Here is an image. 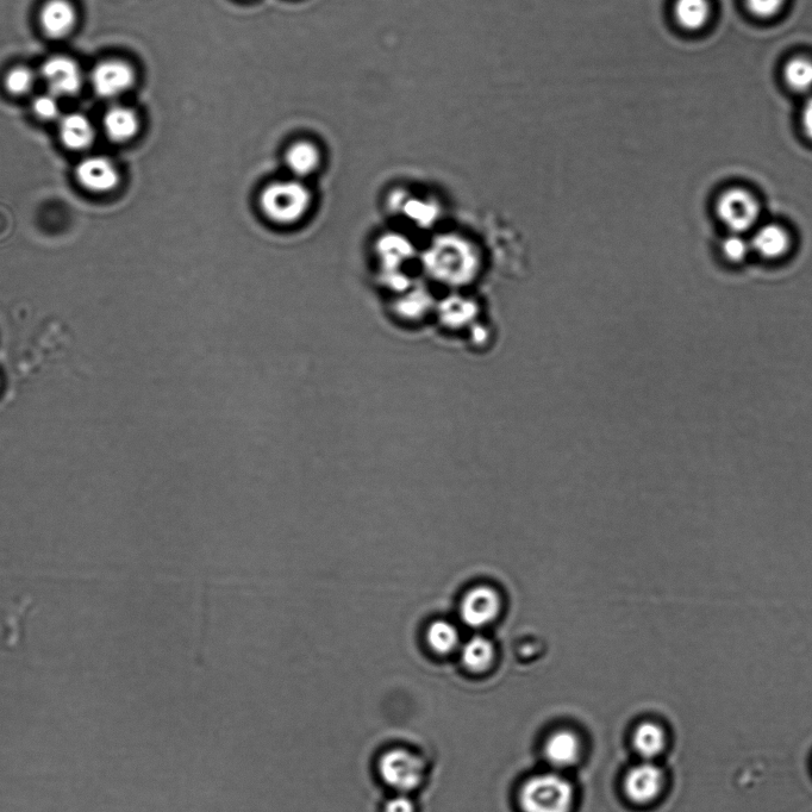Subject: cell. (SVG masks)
Here are the masks:
<instances>
[{"instance_id": "44dd1931", "label": "cell", "mask_w": 812, "mask_h": 812, "mask_svg": "<svg viewBox=\"0 0 812 812\" xmlns=\"http://www.w3.org/2000/svg\"><path fill=\"white\" fill-rule=\"evenodd\" d=\"M723 254L732 262H741L752 251L751 241H747L742 234L732 233L722 243Z\"/></svg>"}, {"instance_id": "8992f818", "label": "cell", "mask_w": 812, "mask_h": 812, "mask_svg": "<svg viewBox=\"0 0 812 812\" xmlns=\"http://www.w3.org/2000/svg\"><path fill=\"white\" fill-rule=\"evenodd\" d=\"M323 160L321 146L308 137L291 141L283 153L284 165L290 176L303 181L321 170Z\"/></svg>"}, {"instance_id": "3957f363", "label": "cell", "mask_w": 812, "mask_h": 812, "mask_svg": "<svg viewBox=\"0 0 812 812\" xmlns=\"http://www.w3.org/2000/svg\"><path fill=\"white\" fill-rule=\"evenodd\" d=\"M423 762L405 749H391L379 761V773L386 785L401 793L416 789L423 778Z\"/></svg>"}, {"instance_id": "7a4b0ae2", "label": "cell", "mask_w": 812, "mask_h": 812, "mask_svg": "<svg viewBox=\"0 0 812 812\" xmlns=\"http://www.w3.org/2000/svg\"><path fill=\"white\" fill-rule=\"evenodd\" d=\"M520 798L524 812H568L572 808L573 789L557 774H541L528 780Z\"/></svg>"}, {"instance_id": "5b68a950", "label": "cell", "mask_w": 812, "mask_h": 812, "mask_svg": "<svg viewBox=\"0 0 812 812\" xmlns=\"http://www.w3.org/2000/svg\"><path fill=\"white\" fill-rule=\"evenodd\" d=\"M501 598L489 586H477L468 591L460 605L462 621L472 628H483L495 621L501 611Z\"/></svg>"}, {"instance_id": "d6986e66", "label": "cell", "mask_w": 812, "mask_h": 812, "mask_svg": "<svg viewBox=\"0 0 812 812\" xmlns=\"http://www.w3.org/2000/svg\"><path fill=\"white\" fill-rule=\"evenodd\" d=\"M495 657V648L483 636H474L462 648V661L468 670L473 672L485 671L490 667Z\"/></svg>"}, {"instance_id": "d4e9b609", "label": "cell", "mask_w": 812, "mask_h": 812, "mask_svg": "<svg viewBox=\"0 0 812 812\" xmlns=\"http://www.w3.org/2000/svg\"><path fill=\"white\" fill-rule=\"evenodd\" d=\"M385 812H415L414 803L406 796L393 797L385 805Z\"/></svg>"}, {"instance_id": "ffe728a7", "label": "cell", "mask_w": 812, "mask_h": 812, "mask_svg": "<svg viewBox=\"0 0 812 812\" xmlns=\"http://www.w3.org/2000/svg\"><path fill=\"white\" fill-rule=\"evenodd\" d=\"M427 640L434 652L448 654L453 652L455 647L458 646V630L451 623L437 621L429 627Z\"/></svg>"}, {"instance_id": "ac0fdd59", "label": "cell", "mask_w": 812, "mask_h": 812, "mask_svg": "<svg viewBox=\"0 0 812 812\" xmlns=\"http://www.w3.org/2000/svg\"><path fill=\"white\" fill-rule=\"evenodd\" d=\"M784 80L792 91L811 95L812 93V60L807 56H796L786 62Z\"/></svg>"}, {"instance_id": "7c38bea8", "label": "cell", "mask_w": 812, "mask_h": 812, "mask_svg": "<svg viewBox=\"0 0 812 812\" xmlns=\"http://www.w3.org/2000/svg\"><path fill=\"white\" fill-rule=\"evenodd\" d=\"M751 247L766 259H778L789 249L790 237L782 227L767 224L755 231Z\"/></svg>"}, {"instance_id": "6da1fadb", "label": "cell", "mask_w": 812, "mask_h": 812, "mask_svg": "<svg viewBox=\"0 0 812 812\" xmlns=\"http://www.w3.org/2000/svg\"><path fill=\"white\" fill-rule=\"evenodd\" d=\"M262 214L278 226H293L308 214L312 195L303 180L290 177L266 185L259 197Z\"/></svg>"}, {"instance_id": "52a82bcc", "label": "cell", "mask_w": 812, "mask_h": 812, "mask_svg": "<svg viewBox=\"0 0 812 812\" xmlns=\"http://www.w3.org/2000/svg\"><path fill=\"white\" fill-rule=\"evenodd\" d=\"M664 773L652 762L637 765L627 774L624 790L636 804H648L657 799L664 787Z\"/></svg>"}, {"instance_id": "30bf717a", "label": "cell", "mask_w": 812, "mask_h": 812, "mask_svg": "<svg viewBox=\"0 0 812 812\" xmlns=\"http://www.w3.org/2000/svg\"><path fill=\"white\" fill-rule=\"evenodd\" d=\"M77 178L85 189L92 192H108L118 184V173L114 165L104 158H89L77 167Z\"/></svg>"}, {"instance_id": "ba28073f", "label": "cell", "mask_w": 812, "mask_h": 812, "mask_svg": "<svg viewBox=\"0 0 812 812\" xmlns=\"http://www.w3.org/2000/svg\"><path fill=\"white\" fill-rule=\"evenodd\" d=\"M42 77L55 97L76 95L83 84L78 65L66 56H54L46 61Z\"/></svg>"}, {"instance_id": "277c9868", "label": "cell", "mask_w": 812, "mask_h": 812, "mask_svg": "<svg viewBox=\"0 0 812 812\" xmlns=\"http://www.w3.org/2000/svg\"><path fill=\"white\" fill-rule=\"evenodd\" d=\"M717 215L732 233L743 234L757 224L760 206L751 192L730 189L718 199Z\"/></svg>"}, {"instance_id": "484cf974", "label": "cell", "mask_w": 812, "mask_h": 812, "mask_svg": "<svg viewBox=\"0 0 812 812\" xmlns=\"http://www.w3.org/2000/svg\"><path fill=\"white\" fill-rule=\"evenodd\" d=\"M801 117L804 134L812 141V93L803 105Z\"/></svg>"}, {"instance_id": "603a6c76", "label": "cell", "mask_w": 812, "mask_h": 812, "mask_svg": "<svg viewBox=\"0 0 812 812\" xmlns=\"http://www.w3.org/2000/svg\"><path fill=\"white\" fill-rule=\"evenodd\" d=\"M786 0H746L749 12L761 20H770L783 11Z\"/></svg>"}, {"instance_id": "9c48e42d", "label": "cell", "mask_w": 812, "mask_h": 812, "mask_svg": "<svg viewBox=\"0 0 812 812\" xmlns=\"http://www.w3.org/2000/svg\"><path fill=\"white\" fill-rule=\"evenodd\" d=\"M93 89L98 96L115 98L128 91L134 83L135 74L122 61H105L92 73Z\"/></svg>"}, {"instance_id": "4fadbf2b", "label": "cell", "mask_w": 812, "mask_h": 812, "mask_svg": "<svg viewBox=\"0 0 812 812\" xmlns=\"http://www.w3.org/2000/svg\"><path fill=\"white\" fill-rule=\"evenodd\" d=\"M546 757L554 766L567 767L576 764L579 759L580 743L578 737L567 730L555 733L546 743Z\"/></svg>"}, {"instance_id": "7402d4cb", "label": "cell", "mask_w": 812, "mask_h": 812, "mask_svg": "<svg viewBox=\"0 0 812 812\" xmlns=\"http://www.w3.org/2000/svg\"><path fill=\"white\" fill-rule=\"evenodd\" d=\"M34 85V74L28 68L17 67L12 70L5 79V86L15 95H23L29 92Z\"/></svg>"}, {"instance_id": "e0dca14e", "label": "cell", "mask_w": 812, "mask_h": 812, "mask_svg": "<svg viewBox=\"0 0 812 812\" xmlns=\"http://www.w3.org/2000/svg\"><path fill=\"white\" fill-rule=\"evenodd\" d=\"M634 747L641 757L651 760L658 757L666 747V734L659 724L645 722L636 728Z\"/></svg>"}, {"instance_id": "2e32d148", "label": "cell", "mask_w": 812, "mask_h": 812, "mask_svg": "<svg viewBox=\"0 0 812 812\" xmlns=\"http://www.w3.org/2000/svg\"><path fill=\"white\" fill-rule=\"evenodd\" d=\"M139 128L140 121L135 112L121 106L112 108L104 117L105 133L115 142L130 140L137 134Z\"/></svg>"}, {"instance_id": "cb8c5ba5", "label": "cell", "mask_w": 812, "mask_h": 812, "mask_svg": "<svg viewBox=\"0 0 812 812\" xmlns=\"http://www.w3.org/2000/svg\"><path fill=\"white\" fill-rule=\"evenodd\" d=\"M36 116L42 120L51 121L60 114L59 104L54 95H43L37 97L33 103Z\"/></svg>"}, {"instance_id": "9a60e30c", "label": "cell", "mask_w": 812, "mask_h": 812, "mask_svg": "<svg viewBox=\"0 0 812 812\" xmlns=\"http://www.w3.org/2000/svg\"><path fill=\"white\" fill-rule=\"evenodd\" d=\"M60 137L66 147L81 151L91 146L95 130L85 116L71 114L60 121Z\"/></svg>"}, {"instance_id": "5bb4252c", "label": "cell", "mask_w": 812, "mask_h": 812, "mask_svg": "<svg viewBox=\"0 0 812 812\" xmlns=\"http://www.w3.org/2000/svg\"><path fill=\"white\" fill-rule=\"evenodd\" d=\"M710 0H676L673 14L680 27L689 31L703 29L710 21Z\"/></svg>"}, {"instance_id": "8fae6325", "label": "cell", "mask_w": 812, "mask_h": 812, "mask_svg": "<svg viewBox=\"0 0 812 812\" xmlns=\"http://www.w3.org/2000/svg\"><path fill=\"white\" fill-rule=\"evenodd\" d=\"M40 21L46 34L59 39L71 33L77 21L76 11L66 0H51L43 6Z\"/></svg>"}]
</instances>
